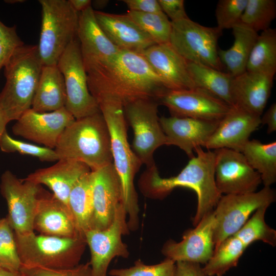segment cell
I'll list each match as a JSON object with an SVG mask.
<instances>
[{
  "label": "cell",
  "instance_id": "f35d334b",
  "mask_svg": "<svg viewBox=\"0 0 276 276\" xmlns=\"http://www.w3.org/2000/svg\"><path fill=\"white\" fill-rule=\"evenodd\" d=\"M175 267V262L168 258L155 265H146L138 260L129 268L112 269L109 274L112 276H174Z\"/></svg>",
  "mask_w": 276,
  "mask_h": 276
},
{
  "label": "cell",
  "instance_id": "c3c4849f",
  "mask_svg": "<svg viewBox=\"0 0 276 276\" xmlns=\"http://www.w3.org/2000/svg\"><path fill=\"white\" fill-rule=\"evenodd\" d=\"M10 121L0 106V142L4 133L7 130L6 126Z\"/></svg>",
  "mask_w": 276,
  "mask_h": 276
},
{
  "label": "cell",
  "instance_id": "d590c367",
  "mask_svg": "<svg viewBox=\"0 0 276 276\" xmlns=\"http://www.w3.org/2000/svg\"><path fill=\"white\" fill-rule=\"evenodd\" d=\"M275 16V0H247L240 22L258 33L270 28Z\"/></svg>",
  "mask_w": 276,
  "mask_h": 276
},
{
  "label": "cell",
  "instance_id": "d4e9b609",
  "mask_svg": "<svg viewBox=\"0 0 276 276\" xmlns=\"http://www.w3.org/2000/svg\"><path fill=\"white\" fill-rule=\"evenodd\" d=\"M90 171V168L82 162L60 159L53 166L36 170L24 179L47 186L56 198L67 205L73 188Z\"/></svg>",
  "mask_w": 276,
  "mask_h": 276
},
{
  "label": "cell",
  "instance_id": "2e32d148",
  "mask_svg": "<svg viewBox=\"0 0 276 276\" xmlns=\"http://www.w3.org/2000/svg\"><path fill=\"white\" fill-rule=\"evenodd\" d=\"M75 120L65 107L46 112L30 108L16 121L12 131L15 135L54 149L62 133Z\"/></svg>",
  "mask_w": 276,
  "mask_h": 276
},
{
  "label": "cell",
  "instance_id": "bcb514c9",
  "mask_svg": "<svg viewBox=\"0 0 276 276\" xmlns=\"http://www.w3.org/2000/svg\"><path fill=\"white\" fill-rule=\"evenodd\" d=\"M261 124L267 126V133L270 134L276 130V104L273 103L262 116Z\"/></svg>",
  "mask_w": 276,
  "mask_h": 276
},
{
  "label": "cell",
  "instance_id": "ab89813d",
  "mask_svg": "<svg viewBox=\"0 0 276 276\" xmlns=\"http://www.w3.org/2000/svg\"><path fill=\"white\" fill-rule=\"evenodd\" d=\"M247 0H219L215 10L217 27L232 29L240 22Z\"/></svg>",
  "mask_w": 276,
  "mask_h": 276
},
{
  "label": "cell",
  "instance_id": "44dd1931",
  "mask_svg": "<svg viewBox=\"0 0 276 276\" xmlns=\"http://www.w3.org/2000/svg\"><path fill=\"white\" fill-rule=\"evenodd\" d=\"M159 122L168 142L174 145L190 158L198 147H205L219 122L191 118L162 117Z\"/></svg>",
  "mask_w": 276,
  "mask_h": 276
},
{
  "label": "cell",
  "instance_id": "30bf717a",
  "mask_svg": "<svg viewBox=\"0 0 276 276\" xmlns=\"http://www.w3.org/2000/svg\"><path fill=\"white\" fill-rule=\"evenodd\" d=\"M275 200V193L270 187L252 193L222 195L214 209L215 249L235 235L252 213L261 207H268Z\"/></svg>",
  "mask_w": 276,
  "mask_h": 276
},
{
  "label": "cell",
  "instance_id": "e0dca14e",
  "mask_svg": "<svg viewBox=\"0 0 276 276\" xmlns=\"http://www.w3.org/2000/svg\"><path fill=\"white\" fill-rule=\"evenodd\" d=\"M215 225L213 210L206 214L194 228L186 232L181 241H168L164 245L163 254L175 262L206 264L215 250Z\"/></svg>",
  "mask_w": 276,
  "mask_h": 276
},
{
  "label": "cell",
  "instance_id": "277c9868",
  "mask_svg": "<svg viewBox=\"0 0 276 276\" xmlns=\"http://www.w3.org/2000/svg\"><path fill=\"white\" fill-rule=\"evenodd\" d=\"M107 125L111 142L112 163L119 176L122 192V203L133 228L137 221L139 207L134 178L142 164L130 147L124 107L120 103L105 101L98 103Z\"/></svg>",
  "mask_w": 276,
  "mask_h": 276
},
{
  "label": "cell",
  "instance_id": "7bdbcfd3",
  "mask_svg": "<svg viewBox=\"0 0 276 276\" xmlns=\"http://www.w3.org/2000/svg\"><path fill=\"white\" fill-rule=\"evenodd\" d=\"M163 12L171 21L189 18L185 11L183 0H158Z\"/></svg>",
  "mask_w": 276,
  "mask_h": 276
},
{
  "label": "cell",
  "instance_id": "cb8c5ba5",
  "mask_svg": "<svg viewBox=\"0 0 276 276\" xmlns=\"http://www.w3.org/2000/svg\"><path fill=\"white\" fill-rule=\"evenodd\" d=\"M274 77L247 71L233 77L231 84L233 106L261 116L270 95Z\"/></svg>",
  "mask_w": 276,
  "mask_h": 276
},
{
  "label": "cell",
  "instance_id": "9a60e30c",
  "mask_svg": "<svg viewBox=\"0 0 276 276\" xmlns=\"http://www.w3.org/2000/svg\"><path fill=\"white\" fill-rule=\"evenodd\" d=\"M214 151L215 183L222 194H242L257 191L262 183L261 177L242 152L227 148Z\"/></svg>",
  "mask_w": 276,
  "mask_h": 276
},
{
  "label": "cell",
  "instance_id": "816d5d0a",
  "mask_svg": "<svg viewBox=\"0 0 276 276\" xmlns=\"http://www.w3.org/2000/svg\"><path fill=\"white\" fill-rule=\"evenodd\" d=\"M25 2V1L24 0H6L5 1V2L6 3L8 4H16V3H24Z\"/></svg>",
  "mask_w": 276,
  "mask_h": 276
},
{
  "label": "cell",
  "instance_id": "f5cc1de1",
  "mask_svg": "<svg viewBox=\"0 0 276 276\" xmlns=\"http://www.w3.org/2000/svg\"><path fill=\"white\" fill-rule=\"evenodd\" d=\"M17 276H25L24 274H23L22 273L19 272Z\"/></svg>",
  "mask_w": 276,
  "mask_h": 276
},
{
  "label": "cell",
  "instance_id": "8d00e7d4",
  "mask_svg": "<svg viewBox=\"0 0 276 276\" xmlns=\"http://www.w3.org/2000/svg\"><path fill=\"white\" fill-rule=\"evenodd\" d=\"M0 265L13 272H19L21 266L14 231L6 217L0 219Z\"/></svg>",
  "mask_w": 276,
  "mask_h": 276
},
{
  "label": "cell",
  "instance_id": "ffe728a7",
  "mask_svg": "<svg viewBox=\"0 0 276 276\" xmlns=\"http://www.w3.org/2000/svg\"><path fill=\"white\" fill-rule=\"evenodd\" d=\"M140 54L168 90L195 88L188 62L169 43L155 44Z\"/></svg>",
  "mask_w": 276,
  "mask_h": 276
},
{
  "label": "cell",
  "instance_id": "4dcf8cb0",
  "mask_svg": "<svg viewBox=\"0 0 276 276\" xmlns=\"http://www.w3.org/2000/svg\"><path fill=\"white\" fill-rule=\"evenodd\" d=\"M241 152L249 165L259 174L264 187H270L275 182V141L265 144L258 140H249Z\"/></svg>",
  "mask_w": 276,
  "mask_h": 276
},
{
  "label": "cell",
  "instance_id": "f546056e",
  "mask_svg": "<svg viewBox=\"0 0 276 276\" xmlns=\"http://www.w3.org/2000/svg\"><path fill=\"white\" fill-rule=\"evenodd\" d=\"M188 69L195 88L202 89L233 105L231 84L233 76L211 67L188 62Z\"/></svg>",
  "mask_w": 276,
  "mask_h": 276
},
{
  "label": "cell",
  "instance_id": "6da1fadb",
  "mask_svg": "<svg viewBox=\"0 0 276 276\" xmlns=\"http://www.w3.org/2000/svg\"><path fill=\"white\" fill-rule=\"evenodd\" d=\"M84 66L89 90L98 104L112 101L124 107L140 99L154 98L158 101L167 90L139 53L120 50L105 61Z\"/></svg>",
  "mask_w": 276,
  "mask_h": 276
},
{
  "label": "cell",
  "instance_id": "52a82bcc",
  "mask_svg": "<svg viewBox=\"0 0 276 276\" xmlns=\"http://www.w3.org/2000/svg\"><path fill=\"white\" fill-rule=\"evenodd\" d=\"M41 26L38 53L43 65H55L77 37L79 13L68 0H39Z\"/></svg>",
  "mask_w": 276,
  "mask_h": 276
},
{
  "label": "cell",
  "instance_id": "ee69618b",
  "mask_svg": "<svg viewBox=\"0 0 276 276\" xmlns=\"http://www.w3.org/2000/svg\"><path fill=\"white\" fill-rule=\"evenodd\" d=\"M129 11L143 13L163 12L157 0H123Z\"/></svg>",
  "mask_w": 276,
  "mask_h": 276
},
{
  "label": "cell",
  "instance_id": "d6a6232c",
  "mask_svg": "<svg viewBox=\"0 0 276 276\" xmlns=\"http://www.w3.org/2000/svg\"><path fill=\"white\" fill-rule=\"evenodd\" d=\"M247 247L235 236L224 239L202 267L206 276H223L236 267Z\"/></svg>",
  "mask_w": 276,
  "mask_h": 276
},
{
  "label": "cell",
  "instance_id": "83f0119b",
  "mask_svg": "<svg viewBox=\"0 0 276 276\" xmlns=\"http://www.w3.org/2000/svg\"><path fill=\"white\" fill-rule=\"evenodd\" d=\"M234 41L227 50H218V56L232 76L235 77L246 70L247 63L259 34L241 22L233 28Z\"/></svg>",
  "mask_w": 276,
  "mask_h": 276
},
{
  "label": "cell",
  "instance_id": "f6af8a7d",
  "mask_svg": "<svg viewBox=\"0 0 276 276\" xmlns=\"http://www.w3.org/2000/svg\"><path fill=\"white\" fill-rule=\"evenodd\" d=\"M174 276H206L200 264L193 262H175Z\"/></svg>",
  "mask_w": 276,
  "mask_h": 276
},
{
  "label": "cell",
  "instance_id": "603a6c76",
  "mask_svg": "<svg viewBox=\"0 0 276 276\" xmlns=\"http://www.w3.org/2000/svg\"><path fill=\"white\" fill-rule=\"evenodd\" d=\"M96 20L109 40L120 50L140 53L155 44L127 14L94 10Z\"/></svg>",
  "mask_w": 276,
  "mask_h": 276
},
{
  "label": "cell",
  "instance_id": "e575fe53",
  "mask_svg": "<svg viewBox=\"0 0 276 276\" xmlns=\"http://www.w3.org/2000/svg\"><path fill=\"white\" fill-rule=\"evenodd\" d=\"M127 14L155 44L169 43L171 31V21L163 12L143 13L129 11Z\"/></svg>",
  "mask_w": 276,
  "mask_h": 276
},
{
  "label": "cell",
  "instance_id": "ac0fdd59",
  "mask_svg": "<svg viewBox=\"0 0 276 276\" xmlns=\"http://www.w3.org/2000/svg\"><path fill=\"white\" fill-rule=\"evenodd\" d=\"M91 172L94 213L91 229H103L111 224L117 208L122 203L121 182L113 163Z\"/></svg>",
  "mask_w": 276,
  "mask_h": 276
},
{
  "label": "cell",
  "instance_id": "11a10c76",
  "mask_svg": "<svg viewBox=\"0 0 276 276\" xmlns=\"http://www.w3.org/2000/svg\"><path fill=\"white\" fill-rule=\"evenodd\" d=\"M1 219V218H0V219Z\"/></svg>",
  "mask_w": 276,
  "mask_h": 276
},
{
  "label": "cell",
  "instance_id": "4316f807",
  "mask_svg": "<svg viewBox=\"0 0 276 276\" xmlns=\"http://www.w3.org/2000/svg\"><path fill=\"white\" fill-rule=\"evenodd\" d=\"M66 94L63 76L55 65H43L31 108L39 112L64 107Z\"/></svg>",
  "mask_w": 276,
  "mask_h": 276
},
{
  "label": "cell",
  "instance_id": "5b68a950",
  "mask_svg": "<svg viewBox=\"0 0 276 276\" xmlns=\"http://www.w3.org/2000/svg\"><path fill=\"white\" fill-rule=\"evenodd\" d=\"M42 66L37 45L24 44L4 67L6 82L0 93V106L10 122L31 108Z\"/></svg>",
  "mask_w": 276,
  "mask_h": 276
},
{
  "label": "cell",
  "instance_id": "60d3db41",
  "mask_svg": "<svg viewBox=\"0 0 276 276\" xmlns=\"http://www.w3.org/2000/svg\"><path fill=\"white\" fill-rule=\"evenodd\" d=\"M24 45L15 26H6L0 20V72L14 52Z\"/></svg>",
  "mask_w": 276,
  "mask_h": 276
},
{
  "label": "cell",
  "instance_id": "74e56055",
  "mask_svg": "<svg viewBox=\"0 0 276 276\" xmlns=\"http://www.w3.org/2000/svg\"><path fill=\"white\" fill-rule=\"evenodd\" d=\"M0 149L6 153L17 152L21 154L34 156L42 162H51L59 160L54 149L14 139L9 135L7 130L2 137Z\"/></svg>",
  "mask_w": 276,
  "mask_h": 276
},
{
  "label": "cell",
  "instance_id": "681fc988",
  "mask_svg": "<svg viewBox=\"0 0 276 276\" xmlns=\"http://www.w3.org/2000/svg\"><path fill=\"white\" fill-rule=\"evenodd\" d=\"M108 0H95L91 2L92 8H94L96 10H101L104 8L109 3Z\"/></svg>",
  "mask_w": 276,
  "mask_h": 276
},
{
  "label": "cell",
  "instance_id": "7402d4cb",
  "mask_svg": "<svg viewBox=\"0 0 276 276\" xmlns=\"http://www.w3.org/2000/svg\"><path fill=\"white\" fill-rule=\"evenodd\" d=\"M33 227L34 231L42 235L82 238L77 231L67 205L43 189L38 197Z\"/></svg>",
  "mask_w": 276,
  "mask_h": 276
},
{
  "label": "cell",
  "instance_id": "ba28073f",
  "mask_svg": "<svg viewBox=\"0 0 276 276\" xmlns=\"http://www.w3.org/2000/svg\"><path fill=\"white\" fill-rule=\"evenodd\" d=\"M222 31L201 25L189 18L171 21L169 43L188 62L222 71L218 41Z\"/></svg>",
  "mask_w": 276,
  "mask_h": 276
},
{
  "label": "cell",
  "instance_id": "8992f818",
  "mask_svg": "<svg viewBox=\"0 0 276 276\" xmlns=\"http://www.w3.org/2000/svg\"><path fill=\"white\" fill-rule=\"evenodd\" d=\"M21 267L65 269L75 267L86 244L81 237L66 238L36 235L34 232L18 234L14 232Z\"/></svg>",
  "mask_w": 276,
  "mask_h": 276
},
{
  "label": "cell",
  "instance_id": "484cf974",
  "mask_svg": "<svg viewBox=\"0 0 276 276\" xmlns=\"http://www.w3.org/2000/svg\"><path fill=\"white\" fill-rule=\"evenodd\" d=\"M77 38L84 66L105 61L120 50L98 25L91 6L79 13Z\"/></svg>",
  "mask_w": 276,
  "mask_h": 276
},
{
  "label": "cell",
  "instance_id": "7a4b0ae2",
  "mask_svg": "<svg viewBox=\"0 0 276 276\" xmlns=\"http://www.w3.org/2000/svg\"><path fill=\"white\" fill-rule=\"evenodd\" d=\"M196 153L177 175L163 178L155 166L147 169L144 176L151 194L164 197L177 187L193 190L197 196V206L193 219L196 226L208 213L213 211L222 196L215 180V153L214 151H204L196 148Z\"/></svg>",
  "mask_w": 276,
  "mask_h": 276
},
{
  "label": "cell",
  "instance_id": "b9f144b4",
  "mask_svg": "<svg viewBox=\"0 0 276 276\" xmlns=\"http://www.w3.org/2000/svg\"><path fill=\"white\" fill-rule=\"evenodd\" d=\"M19 272L25 276H92L89 262L60 269L21 266Z\"/></svg>",
  "mask_w": 276,
  "mask_h": 276
},
{
  "label": "cell",
  "instance_id": "d6986e66",
  "mask_svg": "<svg viewBox=\"0 0 276 276\" xmlns=\"http://www.w3.org/2000/svg\"><path fill=\"white\" fill-rule=\"evenodd\" d=\"M260 118L241 107L232 106L219 122L205 148L210 150L227 148L241 152L251 133L261 125Z\"/></svg>",
  "mask_w": 276,
  "mask_h": 276
},
{
  "label": "cell",
  "instance_id": "f1b7e54d",
  "mask_svg": "<svg viewBox=\"0 0 276 276\" xmlns=\"http://www.w3.org/2000/svg\"><path fill=\"white\" fill-rule=\"evenodd\" d=\"M92 181L91 171L83 175L71 190L67 203L77 231L84 239L85 233L91 228L93 217Z\"/></svg>",
  "mask_w": 276,
  "mask_h": 276
},
{
  "label": "cell",
  "instance_id": "9c48e42d",
  "mask_svg": "<svg viewBox=\"0 0 276 276\" xmlns=\"http://www.w3.org/2000/svg\"><path fill=\"white\" fill-rule=\"evenodd\" d=\"M158 101L154 98L134 101L124 107V111L133 131V151L147 169L155 166V151L168 145L158 116Z\"/></svg>",
  "mask_w": 276,
  "mask_h": 276
},
{
  "label": "cell",
  "instance_id": "1f68e13d",
  "mask_svg": "<svg viewBox=\"0 0 276 276\" xmlns=\"http://www.w3.org/2000/svg\"><path fill=\"white\" fill-rule=\"evenodd\" d=\"M247 71L274 76L276 73V30L262 32L251 50L246 65Z\"/></svg>",
  "mask_w": 276,
  "mask_h": 276
},
{
  "label": "cell",
  "instance_id": "3957f363",
  "mask_svg": "<svg viewBox=\"0 0 276 276\" xmlns=\"http://www.w3.org/2000/svg\"><path fill=\"white\" fill-rule=\"evenodd\" d=\"M54 150L59 159L82 162L91 171L112 163L110 134L101 111L75 119L62 133Z\"/></svg>",
  "mask_w": 276,
  "mask_h": 276
},
{
  "label": "cell",
  "instance_id": "8fae6325",
  "mask_svg": "<svg viewBox=\"0 0 276 276\" xmlns=\"http://www.w3.org/2000/svg\"><path fill=\"white\" fill-rule=\"evenodd\" d=\"M65 83V107L75 119L100 112L98 104L88 87L87 74L77 37L68 45L57 64Z\"/></svg>",
  "mask_w": 276,
  "mask_h": 276
},
{
  "label": "cell",
  "instance_id": "4fadbf2b",
  "mask_svg": "<svg viewBox=\"0 0 276 276\" xmlns=\"http://www.w3.org/2000/svg\"><path fill=\"white\" fill-rule=\"evenodd\" d=\"M127 214L123 203L117 209L111 224L103 229H91L84 235L91 255L89 262L92 276H107L108 266L116 257L127 258V246L122 236L127 233Z\"/></svg>",
  "mask_w": 276,
  "mask_h": 276
},
{
  "label": "cell",
  "instance_id": "f907efd6",
  "mask_svg": "<svg viewBox=\"0 0 276 276\" xmlns=\"http://www.w3.org/2000/svg\"><path fill=\"white\" fill-rule=\"evenodd\" d=\"M18 272H13L2 267L0 268V276H17Z\"/></svg>",
  "mask_w": 276,
  "mask_h": 276
},
{
  "label": "cell",
  "instance_id": "7dc6e473",
  "mask_svg": "<svg viewBox=\"0 0 276 276\" xmlns=\"http://www.w3.org/2000/svg\"><path fill=\"white\" fill-rule=\"evenodd\" d=\"M73 9L80 13L91 6L90 0H68Z\"/></svg>",
  "mask_w": 276,
  "mask_h": 276
},
{
  "label": "cell",
  "instance_id": "db71d44e",
  "mask_svg": "<svg viewBox=\"0 0 276 276\" xmlns=\"http://www.w3.org/2000/svg\"><path fill=\"white\" fill-rule=\"evenodd\" d=\"M1 268V265H0V268Z\"/></svg>",
  "mask_w": 276,
  "mask_h": 276
},
{
  "label": "cell",
  "instance_id": "7c38bea8",
  "mask_svg": "<svg viewBox=\"0 0 276 276\" xmlns=\"http://www.w3.org/2000/svg\"><path fill=\"white\" fill-rule=\"evenodd\" d=\"M42 189L40 185L19 179L10 170L2 174L0 192L7 204L6 217L15 233L34 232L33 218Z\"/></svg>",
  "mask_w": 276,
  "mask_h": 276
},
{
  "label": "cell",
  "instance_id": "5bb4252c",
  "mask_svg": "<svg viewBox=\"0 0 276 276\" xmlns=\"http://www.w3.org/2000/svg\"><path fill=\"white\" fill-rule=\"evenodd\" d=\"M159 103L167 107L171 116L219 122L231 106L201 89L166 90Z\"/></svg>",
  "mask_w": 276,
  "mask_h": 276
},
{
  "label": "cell",
  "instance_id": "836d02e7",
  "mask_svg": "<svg viewBox=\"0 0 276 276\" xmlns=\"http://www.w3.org/2000/svg\"><path fill=\"white\" fill-rule=\"evenodd\" d=\"M268 207L258 209L241 228L234 235L247 247L252 242L261 241L272 246L276 245V231L267 224L265 215Z\"/></svg>",
  "mask_w": 276,
  "mask_h": 276
}]
</instances>
